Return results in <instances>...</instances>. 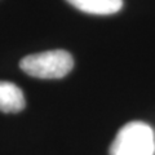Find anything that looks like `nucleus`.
Listing matches in <instances>:
<instances>
[{
    "instance_id": "1",
    "label": "nucleus",
    "mask_w": 155,
    "mask_h": 155,
    "mask_svg": "<svg viewBox=\"0 0 155 155\" xmlns=\"http://www.w3.org/2000/svg\"><path fill=\"white\" fill-rule=\"evenodd\" d=\"M74 60L64 49L47 51L23 57L19 67L27 75L39 79H60L71 71Z\"/></svg>"
},
{
    "instance_id": "4",
    "label": "nucleus",
    "mask_w": 155,
    "mask_h": 155,
    "mask_svg": "<svg viewBox=\"0 0 155 155\" xmlns=\"http://www.w3.org/2000/svg\"><path fill=\"white\" fill-rule=\"evenodd\" d=\"M72 7L89 14H114L123 7V0H66Z\"/></svg>"
},
{
    "instance_id": "3",
    "label": "nucleus",
    "mask_w": 155,
    "mask_h": 155,
    "mask_svg": "<svg viewBox=\"0 0 155 155\" xmlns=\"http://www.w3.org/2000/svg\"><path fill=\"white\" fill-rule=\"evenodd\" d=\"M26 101L21 88L11 81L0 80V111L19 113L25 109Z\"/></svg>"
},
{
    "instance_id": "2",
    "label": "nucleus",
    "mask_w": 155,
    "mask_h": 155,
    "mask_svg": "<svg viewBox=\"0 0 155 155\" xmlns=\"http://www.w3.org/2000/svg\"><path fill=\"white\" fill-rule=\"evenodd\" d=\"M155 134L153 128L142 122L125 124L111 143L110 155H154Z\"/></svg>"
}]
</instances>
